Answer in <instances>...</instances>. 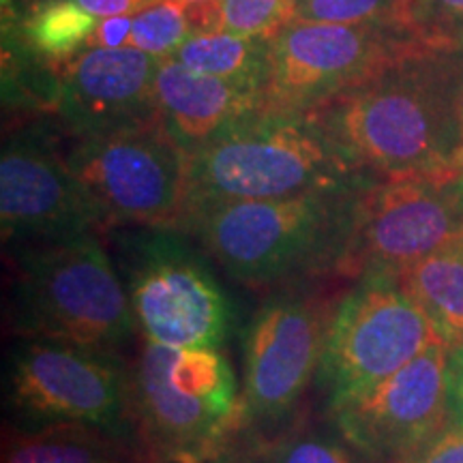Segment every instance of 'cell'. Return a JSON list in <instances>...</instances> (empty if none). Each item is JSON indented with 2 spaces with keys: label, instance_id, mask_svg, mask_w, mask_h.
<instances>
[{
  "label": "cell",
  "instance_id": "obj_1",
  "mask_svg": "<svg viewBox=\"0 0 463 463\" xmlns=\"http://www.w3.org/2000/svg\"><path fill=\"white\" fill-rule=\"evenodd\" d=\"M375 178L463 167V52L414 48L311 112Z\"/></svg>",
  "mask_w": 463,
  "mask_h": 463
},
{
  "label": "cell",
  "instance_id": "obj_2",
  "mask_svg": "<svg viewBox=\"0 0 463 463\" xmlns=\"http://www.w3.org/2000/svg\"><path fill=\"white\" fill-rule=\"evenodd\" d=\"M372 183L289 198L215 202L187 208L174 225L242 286L273 289L292 281L339 277L356 230L361 195Z\"/></svg>",
  "mask_w": 463,
  "mask_h": 463
},
{
  "label": "cell",
  "instance_id": "obj_3",
  "mask_svg": "<svg viewBox=\"0 0 463 463\" xmlns=\"http://www.w3.org/2000/svg\"><path fill=\"white\" fill-rule=\"evenodd\" d=\"M375 181L311 112L260 108L189 155L183 211L230 200H273Z\"/></svg>",
  "mask_w": 463,
  "mask_h": 463
},
{
  "label": "cell",
  "instance_id": "obj_4",
  "mask_svg": "<svg viewBox=\"0 0 463 463\" xmlns=\"http://www.w3.org/2000/svg\"><path fill=\"white\" fill-rule=\"evenodd\" d=\"M101 232L11 249L14 281L9 326L15 337H50L114 347L129 345L136 314Z\"/></svg>",
  "mask_w": 463,
  "mask_h": 463
},
{
  "label": "cell",
  "instance_id": "obj_5",
  "mask_svg": "<svg viewBox=\"0 0 463 463\" xmlns=\"http://www.w3.org/2000/svg\"><path fill=\"white\" fill-rule=\"evenodd\" d=\"M131 382L137 442L150 463H211L239 431L241 382L225 347L144 339Z\"/></svg>",
  "mask_w": 463,
  "mask_h": 463
},
{
  "label": "cell",
  "instance_id": "obj_6",
  "mask_svg": "<svg viewBox=\"0 0 463 463\" xmlns=\"http://www.w3.org/2000/svg\"><path fill=\"white\" fill-rule=\"evenodd\" d=\"M114 262L142 339L165 347H225L236 309L211 256L178 225L112 228Z\"/></svg>",
  "mask_w": 463,
  "mask_h": 463
},
{
  "label": "cell",
  "instance_id": "obj_7",
  "mask_svg": "<svg viewBox=\"0 0 463 463\" xmlns=\"http://www.w3.org/2000/svg\"><path fill=\"white\" fill-rule=\"evenodd\" d=\"M3 405L5 425L17 430L84 425L140 444L131 363L114 347L15 337L5 358Z\"/></svg>",
  "mask_w": 463,
  "mask_h": 463
},
{
  "label": "cell",
  "instance_id": "obj_8",
  "mask_svg": "<svg viewBox=\"0 0 463 463\" xmlns=\"http://www.w3.org/2000/svg\"><path fill=\"white\" fill-rule=\"evenodd\" d=\"M335 305L337 298L314 279L273 288L258 305L242 335L236 436L258 444L298 419L300 403L316 384Z\"/></svg>",
  "mask_w": 463,
  "mask_h": 463
},
{
  "label": "cell",
  "instance_id": "obj_9",
  "mask_svg": "<svg viewBox=\"0 0 463 463\" xmlns=\"http://www.w3.org/2000/svg\"><path fill=\"white\" fill-rule=\"evenodd\" d=\"M436 341L430 317L397 273L367 270L337 298L317 369L324 410L350 402L414 361Z\"/></svg>",
  "mask_w": 463,
  "mask_h": 463
},
{
  "label": "cell",
  "instance_id": "obj_10",
  "mask_svg": "<svg viewBox=\"0 0 463 463\" xmlns=\"http://www.w3.org/2000/svg\"><path fill=\"white\" fill-rule=\"evenodd\" d=\"M67 164L89 195L101 232L174 225L187 191V153L159 120L73 140Z\"/></svg>",
  "mask_w": 463,
  "mask_h": 463
},
{
  "label": "cell",
  "instance_id": "obj_11",
  "mask_svg": "<svg viewBox=\"0 0 463 463\" xmlns=\"http://www.w3.org/2000/svg\"><path fill=\"white\" fill-rule=\"evenodd\" d=\"M414 48L422 45L389 24L292 22L270 39L264 108L314 112Z\"/></svg>",
  "mask_w": 463,
  "mask_h": 463
},
{
  "label": "cell",
  "instance_id": "obj_12",
  "mask_svg": "<svg viewBox=\"0 0 463 463\" xmlns=\"http://www.w3.org/2000/svg\"><path fill=\"white\" fill-rule=\"evenodd\" d=\"M463 232V167L427 176L378 178L363 191L339 277L402 270Z\"/></svg>",
  "mask_w": 463,
  "mask_h": 463
},
{
  "label": "cell",
  "instance_id": "obj_13",
  "mask_svg": "<svg viewBox=\"0 0 463 463\" xmlns=\"http://www.w3.org/2000/svg\"><path fill=\"white\" fill-rule=\"evenodd\" d=\"M3 245L17 249L101 232L89 195L45 123L17 127L0 155Z\"/></svg>",
  "mask_w": 463,
  "mask_h": 463
},
{
  "label": "cell",
  "instance_id": "obj_14",
  "mask_svg": "<svg viewBox=\"0 0 463 463\" xmlns=\"http://www.w3.org/2000/svg\"><path fill=\"white\" fill-rule=\"evenodd\" d=\"M326 420L373 463H399L450 425L449 345L436 341L373 389L326 410Z\"/></svg>",
  "mask_w": 463,
  "mask_h": 463
},
{
  "label": "cell",
  "instance_id": "obj_15",
  "mask_svg": "<svg viewBox=\"0 0 463 463\" xmlns=\"http://www.w3.org/2000/svg\"><path fill=\"white\" fill-rule=\"evenodd\" d=\"M161 61L131 45L86 48L61 69L58 125L80 140L159 120L155 82Z\"/></svg>",
  "mask_w": 463,
  "mask_h": 463
},
{
  "label": "cell",
  "instance_id": "obj_16",
  "mask_svg": "<svg viewBox=\"0 0 463 463\" xmlns=\"http://www.w3.org/2000/svg\"><path fill=\"white\" fill-rule=\"evenodd\" d=\"M155 90L159 123L187 157L228 127L264 108L260 86L195 73L174 56L161 61Z\"/></svg>",
  "mask_w": 463,
  "mask_h": 463
},
{
  "label": "cell",
  "instance_id": "obj_17",
  "mask_svg": "<svg viewBox=\"0 0 463 463\" xmlns=\"http://www.w3.org/2000/svg\"><path fill=\"white\" fill-rule=\"evenodd\" d=\"M0 463H150L140 444L84 425H5Z\"/></svg>",
  "mask_w": 463,
  "mask_h": 463
},
{
  "label": "cell",
  "instance_id": "obj_18",
  "mask_svg": "<svg viewBox=\"0 0 463 463\" xmlns=\"http://www.w3.org/2000/svg\"><path fill=\"white\" fill-rule=\"evenodd\" d=\"M399 279L449 347L463 345V232L419 262Z\"/></svg>",
  "mask_w": 463,
  "mask_h": 463
},
{
  "label": "cell",
  "instance_id": "obj_19",
  "mask_svg": "<svg viewBox=\"0 0 463 463\" xmlns=\"http://www.w3.org/2000/svg\"><path fill=\"white\" fill-rule=\"evenodd\" d=\"M270 39L239 37L228 33H200L189 37L174 54L195 73L260 86L264 92L269 73Z\"/></svg>",
  "mask_w": 463,
  "mask_h": 463
},
{
  "label": "cell",
  "instance_id": "obj_20",
  "mask_svg": "<svg viewBox=\"0 0 463 463\" xmlns=\"http://www.w3.org/2000/svg\"><path fill=\"white\" fill-rule=\"evenodd\" d=\"M97 24L99 17L90 15L78 0H43L28 11L22 37L45 62L62 69L89 48Z\"/></svg>",
  "mask_w": 463,
  "mask_h": 463
},
{
  "label": "cell",
  "instance_id": "obj_21",
  "mask_svg": "<svg viewBox=\"0 0 463 463\" xmlns=\"http://www.w3.org/2000/svg\"><path fill=\"white\" fill-rule=\"evenodd\" d=\"M249 447L260 463H373L358 453L331 422L322 427L300 420V416L277 436Z\"/></svg>",
  "mask_w": 463,
  "mask_h": 463
},
{
  "label": "cell",
  "instance_id": "obj_22",
  "mask_svg": "<svg viewBox=\"0 0 463 463\" xmlns=\"http://www.w3.org/2000/svg\"><path fill=\"white\" fill-rule=\"evenodd\" d=\"M402 28L422 48L463 52V0H405Z\"/></svg>",
  "mask_w": 463,
  "mask_h": 463
},
{
  "label": "cell",
  "instance_id": "obj_23",
  "mask_svg": "<svg viewBox=\"0 0 463 463\" xmlns=\"http://www.w3.org/2000/svg\"><path fill=\"white\" fill-rule=\"evenodd\" d=\"M194 37L191 22L183 5L159 0L133 15L129 45L159 58H170Z\"/></svg>",
  "mask_w": 463,
  "mask_h": 463
},
{
  "label": "cell",
  "instance_id": "obj_24",
  "mask_svg": "<svg viewBox=\"0 0 463 463\" xmlns=\"http://www.w3.org/2000/svg\"><path fill=\"white\" fill-rule=\"evenodd\" d=\"M297 0H222L217 33L273 39L294 22Z\"/></svg>",
  "mask_w": 463,
  "mask_h": 463
},
{
  "label": "cell",
  "instance_id": "obj_25",
  "mask_svg": "<svg viewBox=\"0 0 463 463\" xmlns=\"http://www.w3.org/2000/svg\"><path fill=\"white\" fill-rule=\"evenodd\" d=\"M403 5L405 0H297L294 22H331V24L375 22V24L402 28Z\"/></svg>",
  "mask_w": 463,
  "mask_h": 463
},
{
  "label": "cell",
  "instance_id": "obj_26",
  "mask_svg": "<svg viewBox=\"0 0 463 463\" xmlns=\"http://www.w3.org/2000/svg\"><path fill=\"white\" fill-rule=\"evenodd\" d=\"M399 463H463V430L450 422L425 447Z\"/></svg>",
  "mask_w": 463,
  "mask_h": 463
},
{
  "label": "cell",
  "instance_id": "obj_27",
  "mask_svg": "<svg viewBox=\"0 0 463 463\" xmlns=\"http://www.w3.org/2000/svg\"><path fill=\"white\" fill-rule=\"evenodd\" d=\"M131 26L133 17L129 15L99 20L89 42V48H125V45H129Z\"/></svg>",
  "mask_w": 463,
  "mask_h": 463
},
{
  "label": "cell",
  "instance_id": "obj_28",
  "mask_svg": "<svg viewBox=\"0 0 463 463\" xmlns=\"http://www.w3.org/2000/svg\"><path fill=\"white\" fill-rule=\"evenodd\" d=\"M449 410L450 422L463 430V345L449 347Z\"/></svg>",
  "mask_w": 463,
  "mask_h": 463
},
{
  "label": "cell",
  "instance_id": "obj_29",
  "mask_svg": "<svg viewBox=\"0 0 463 463\" xmlns=\"http://www.w3.org/2000/svg\"><path fill=\"white\" fill-rule=\"evenodd\" d=\"M90 15L106 20V17L136 15L159 0H78Z\"/></svg>",
  "mask_w": 463,
  "mask_h": 463
},
{
  "label": "cell",
  "instance_id": "obj_30",
  "mask_svg": "<svg viewBox=\"0 0 463 463\" xmlns=\"http://www.w3.org/2000/svg\"><path fill=\"white\" fill-rule=\"evenodd\" d=\"M211 463H260V459L245 439L234 436L222 450H219L217 457Z\"/></svg>",
  "mask_w": 463,
  "mask_h": 463
},
{
  "label": "cell",
  "instance_id": "obj_31",
  "mask_svg": "<svg viewBox=\"0 0 463 463\" xmlns=\"http://www.w3.org/2000/svg\"><path fill=\"white\" fill-rule=\"evenodd\" d=\"M170 3L183 5V7H198V5H222V0H170Z\"/></svg>",
  "mask_w": 463,
  "mask_h": 463
},
{
  "label": "cell",
  "instance_id": "obj_32",
  "mask_svg": "<svg viewBox=\"0 0 463 463\" xmlns=\"http://www.w3.org/2000/svg\"><path fill=\"white\" fill-rule=\"evenodd\" d=\"M37 3H43V0H33V3H31V7H33V5H37Z\"/></svg>",
  "mask_w": 463,
  "mask_h": 463
}]
</instances>
